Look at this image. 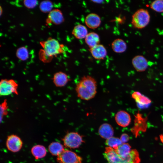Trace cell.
<instances>
[{"label": "cell", "mask_w": 163, "mask_h": 163, "mask_svg": "<svg viewBox=\"0 0 163 163\" xmlns=\"http://www.w3.org/2000/svg\"><path fill=\"white\" fill-rule=\"evenodd\" d=\"M129 137L126 133L123 134L120 137V139L123 143H126L129 140Z\"/></svg>", "instance_id": "obj_30"}, {"label": "cell", "mask_w": 163, "mask_h": 163, "mask_svg": "<svg viewBox=\"0 0 163 163\" xmlns=\"http://www.w3.org/2000/svg\"><path fill=\"white\" fill-rule=\"evenodd\" d=\"M131 97L135 101L137 106L140 108L147 107L152 102L150 99L139 91L133 92L131 94Z\"/></svg>", "instance_id": "obj_12"}, {"label": "cell", "mask_w": 163, "mask_h": 163, "mask_svg": "<svg viewBox=\"0 0 163 163\" xmlns=\"http://www.w3.org/2000/svg\"><path fill=\"white\" fill-rule=\"evenodd\" d=\"M16 55L17 57L21 61L26 60L29 56L28 50L24 46L21 47L17 50Z\"/></svg>", "instance_id": "obj_25"}, {"label": "cell", "mask_w": 163, "mask_h": 163, "mask_svg": "<svg viewBox=\"0 0 163 163\" xmlns=\"http://www.w3.org/2000/svg\"><path fill=\"white\" fill-rule=\"evenodd\" d=\"M64 21L62 12L57 9H54L50 11L46 20V24L48 25L53 24L58 25Z\"/></svg>", "instance_id": "obj_9"}, {"label": "cell", "mask_w": 163, "mask_h": 163, "mask_svg": "<svg viewBox=\"0 0 163 163\" xmlns=\"http://www.w3.org/2000/svg\"><path fill=\"white\" fill-rule=\"evenodd\" d=\"M106 144L108 147L116 149L123 143L119 138L113 136L106 139Z\"/></svg>", "instance_id": "obj_24"}, {"label": "cell", "mask_w": 163, "mask_h": 163, "mask_svg": "<svg viewBox=\"0 0 163 163\" xmlns=\"http://www.w3.org/2000/svg\"><path fill=\"white\" fill-rule=\"evenodd\" d=\"M65 146L70 148H78L83 140L82 136L77 132H70L68 133L63 139Z\"/></svg>", "instance_id": "obj_6"}, {"label": "cell", "mask_w": 163, "mask_h": 163, "mask_svg": "<svg viewBox=\"0 0 163 163\" xmlns=\"http://www.w3.org/2000/svg\"><path fill=\"white\" fill-rule=\"evenodd\" d=\"M8 106L6 100H5L1 104L0 106L1 121L4 116H6L8 113Z\"/></svg>", "instance_id": "obj_28"}, {"label": "cell", "mask_w": 163, "mask_h": 163, "mask_svg": "<svg viewBox=\"0 0 163 163\" xmlns=\"http://www.w3.org/2000/svg\"><path fill=\"white\" fill-rule=\"evenodd\" d=\"M111 47L115 52L121 53L126 50L127 45L126 43L123 40L118 38L112 42Z\"/></svg>", "instance_id": "obj_18"}, {"label": "cell", "mask_w": 163, "mask_h": 163, "mask_svg": "<svg viewBox=\"0 0 163 163\" xmlns=\"http://www.w3.org/2000/svg\"><path fill=\"white\" fill-rule=\"evenodd\" d=\"M31 153L35 158L38 159L44 157L46 154V150L42 145H37L34 146L31 149Z\"/></svg>", "instance_id": "obj_21"}, {"label": "cell", "mask_w": 163, "mask_h": 163, "mask_svg": "<svg viewBox=\"0 0 163 163\" xmlns=\"http://www.w3.org/2000/svg\"><path fill=\"white\" fill-rule=\"evenodd\" d=\"M57 160L59 163H82V159L74 152L64 150L57 156Z\"/></svg>", "instance_id": "obj_7"}, {"label": "cell", "mask_w": 163, "mask_h": 163, "mask_svg": "<svg viewBox=\"0 0 163 163\" xmlns=\"http://www.w3.org/2000/svg\"><path fill=\"white\" fill-rule=\"evenodd\" d=\"M160 138L161 141L163 144V133L160 136Z\"/></svg>", "instance_id": "obj_32"}, {"label": "cell", "mask_w": 163, "mask_h": 163, "mask_svg": "<svg viewBox=\"0 0 163 163\" xmlns=\"http://www.w3.org/2000/svg\"><path fill=\"white\" fill-rule=\"evenodd\" d=\"M75 89L79 98L85 101L90 100L94 98L97 94V81L91 76L84 75L77 83Z\"/></svg>", "instance_id": "obj_1"}, {"label": "cell", "mask_w": 163, "mask_h": 163, "mask_svg": "<svg viewBox=\"0 0 163 163\" xmlns=\"http://www.w3.org/2000/svg\"><path fill=\"white\" fill-rule=\"evenodd\" d=\"M114 150L119 156L123 158H125L129 155L132 149L131 146L129 144L124 143Z\"/></svg>", "instance_id": "obj_23"}, {"label": "cell", "mask_w": 163, "mask_h": 163, "mask_svg": "<svg viewBox=\"0 0 163 163\" xmlns=\"http://www.w3.org/2000/svg\"><path fill=\"white\" fill-rule=\"evenodd\" d=\"M101 23V18L97 14L91 13L88 14L86 17L85 23L87 27L91 29L98 27Z\"/></svg>", "instance_id": "obj_14"}, {"label": "cell", "mask_w": 163, "mask_h": 163, "mask_svg": "<svg viewBox=\"0 0 163 163\" xmlns=\"http://www.w3.org/2000/svg\"><path fill=\"white\" fill-rule=\"evenodd\" d=\"M88 34L86 27L81 24L75 26L72 31V34L74 37L79 39L85 38Z\"/></svg>", "instance_id": "obj_17"}, {"label": "cell", "mask_w": 163, "mask_h": 163, "mask_svg": "<svg viewBox=\"0 0 163 163\" xmlns=\"http://www.w3.org/2000/svg\"><path fill=\"white\" fill-rule=\"evenodd\" d=\"M92 1L94 2V3H101L103 1V0H97V1Z\"/></svg>", "instance_id": "obj_31"}, {"label": "cell", "mask_w": 163, "mask_h": 163, "mask_svg": "<svg viewBox=\"0 0 163 163\" xmlns=\"http://www.w3.org/2000/svg\"><path fill=\"white\" fill-rule=\"evenodd\" d=\"M85 43L90 48L99 44L100 39L99 35L94 32L88 33L85 38Z\"/></svg>", "instance_id": "obj_19"}, {"label": "cell", "mask_w": 163, "mask_h": 163, "mask_svg": "<svg viewBox=\"0 0 163 163\" xmlns=\"http://www.w3.org/2000/svg\"><path fill=\"white\" fill-rule=\"evenodd\" d=\"M150 8L155 11L163 12V0H156L150 4Z\"/></svg>", "instance_id": "obj_27"}, {"label": "cell", "mask_w": 163, "mask_h": 163, "mask_svg": "<svg viewBox=\"0 0 163 163\" xmlns=\"http://www.w3.org/2000/svg\"><path fill=\"white\" fill-rule=\"evenodd\" d=\"M42 49L39 53L40 59L44 63H48L52 60L54 57L64 52V46L60 44L58 40L51 37L40 42Z\"/></svg>", "instance_id": "obj_2"}, {"label": "cell", "mask_w": 163, "mask_h": 163, "mask_svg": "<svg viewBox=\"0 0 163 163\" xmlns=\"http://www.w3.org/2000/svg\"><path fill=\"white\" fill-rule=\"evenodd\" d=\"M70 80L66 73L61 71L55 73L53 78L54 84L58 87L65 86Z\"/></svg>", "instance_id": "obj_13"}, {"label": "cell", "mask_w": 163, "mask_h": 163, "mask_svg": "<svg viewBox=\"0 0 163 163\" xmlns=\"http://www.w3.org/2000/svg\"><path fill=\"white\" fill-rule=\"evenodd\" d=\"M2 7L1 6H0V15L1 16V15H2Z\"/></svg>", "instance_id": "obj_33"}, {"label": "cell", "mask_w": 163, "mask_h": 163, "mask_svg": "<svg viewBox=\"0 0 163 163\" xmlns=\"http://www.w3.org/2000/svg\"><path fill=\"white\" fill-rule=\"evenodd\" d=\"M23 3L24 6L28 8H33L37 5L38 2L37 0H24Z\"/></svg>", "instance_id": "obj_29"}, {"label": "cell", "mask_w": 163, "mask_h": 163, "mask_svg": "<svg viewBox=\"0 0 163 163\" xmlns=\"http://www.w3.org/2000/svg\"><path fill=\"white\" fill-rule=\"evenodd\" d=\"M104 156L109 163H139L140 161L137 151L132 149L129 155L126 158L119 156L113 148L107 147L105 148Z\"/></svg>", "instance_id": "obj_3"}, {"label": "cell", "mask_w": 163, "mask_h": 163, "mask_svg": "<svg viewBox=\"0 0 163 163\" xmlns=\"http://www.w3.org/2000/svg\"><path fill=\"white\" fill-rule=\"evenodd\" d=\"M48 150L52 155L58 156L65 149L61 144L58 142H53L49 145Z\"/></svg>", "instance_id": "obj_22"}, {"label": "cell", "mask_w": 163, "mask_h": 163, "mask_svg": "<svg viewBox=\"0 0 163 163\" xmlns=\"http://www.w3.org/2000/svg\"><path fill=\"white\" fill-rule=\"evenodd\" d=\"M98 133L102 138L107 139L113 137L114 130L113 127L110 124L105 123L100 126Z\"/></svg>", "instance_id": "obj_16"}, {"label": "cell", "mask_w": 163, "mask_h": 163, "mask_svg": "<svg viewBox=\"0 0 163 163\" xmlns=\"http://www.w3.org/2000/svg\"><path fill=\"white\" fill-rule=\"evenodd\" d=\"M53 4L49 0H45L41 2L39 8L40 11L44 13L50 12L52 10Z\"/></svg>", "instance_id": "obj_26"}, {"label": "cell", "mask_w": 163, "mask_h": 163, "mask_svg": "<svg viewBox=\"0 0 163 163\" xmlns=\"http://www.w3.org/2000/svg\"><path fill=\"white\" fill-rule=\"evenodd\" d=\"M134 126L133 129H140L143 128L145 129L146 126L147 117H144L139 112L135 116Z\"/></svg>", "instance_id": "obj_20"}, {"label": "cell", "mask_w": 163, "mask_h": 163, "mask_svg": "<svg viewBox=\"0 0 163 163\" xmlns=\"http://www.w3.org/2000/svg\"><path fill=\"white\" fill-rule=\"evenodd\" d=\"M18 85L13 79H2L0 82V94L7 96L14 94H18Z\"/></svg>", "instance_id": "obj_5"}, {"label": "cell", "mask_w": 163, "mask_h": 163, "mask_svg": "<svg viewBox=\"0 0 163 163\" xmlns=\"http://www.w3.org/2000/svg\"><path fill=\"white\" fill-rule=\"evenodd\" d=\"M150 16L148 11L144 9L137 10L132 17V23L133 26L139 29L145 27L149 23Z\"/></svg>", "instance_id": "obj_4"}, {"label": "cell", "mask_w": 163, "mask_h": 163, "mask_svg": "<svg viewBox=\"0 0 163 163\" xmlns=\"http://www.w3.org/2000/svg\"><path fill=\"white\" fill-rule=\"evenodd\" d=\"M89 51L94 59L98 60L104 59L107 53L105 47L100 44L90 48Z\"/></svg>", "instance_id": "obj_15"}, {"label": "cell", "mask_w": 163, "mask_h": 163, "mask_svg": "<svg viewBox=\"0 0 163 163\" xmlns=\"http://www.w3.org/2000/svg\"><path fill=\"white\" fill-rule=\"evenodd\" d=\"M22 142L18 136L11 135L8 137L6 142V147L9 151L12 152H18L21 149Z\"/></svg>", "instance_id": "obj_8"}, {"label": "cell", "mask_w": 163, "mask_h": 163, "mask_svg": "<svg viewBox=\"0 0 163 163\" xmlns=\"http://www.w3.org/2000/svg\"><path fill=\"white\" fill-rule=\"evenodd\" d=\"M132 63L134 69L139 72L145 71L148 66L147 60L142 55H137L134 57L132 59Z\"/></svg>", "instance_id": "obj_11"}, {"label": "cell", "mask_w": 163, "mask_h": 163, "mask_svg": "<svg viewBox=\"0 0 163 163\" xmlns=\"http://www.w3.org/2000/svg\"><path fill=\"white\" fill-rule=\"evenodd\" d=\"M115 119L117 124L123 127L129 126L131 121L130 115L124 110L118 111L115 115Z\"/></svg>", "instance_id": "obj_10"}]
</instances>
